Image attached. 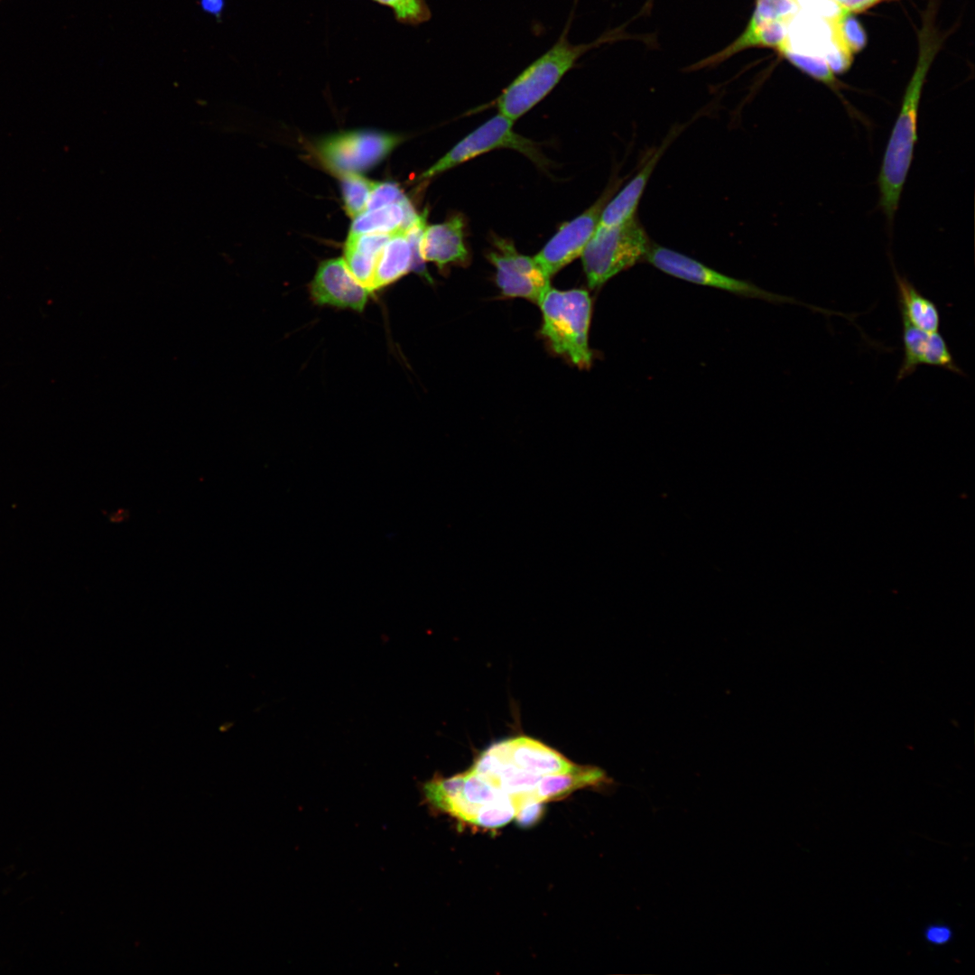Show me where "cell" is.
Segmentation results:
<instances>
[{
  "instance_id": "6da1fadb",
  "label": "cell",
  "mask_w": 975,
  "mask_h": 975,
  "mask_svg": "<svg viewBox=\"0 0 975 975\" xmlns=\"http://www.w3.org/2000/svg\"><path fill=\"white\" fill-rule=\"evenodd\" d=\"M936 51V44L925 26L920 35L915 70L905 89L900 111L887 142L878 177L879 207L890 225L912 163L917 142L918 110L923 86Z\"/></svg>"
},
{
  "instance_id": "7a4b0ae2",
  "label": "cell",
  "mask_w": 975,
  "mask_h": 975,
  "mask_svg": "<svg viewBox=\"0 0 975 975\" xmlns=\"http://www.w3.org/2000/svg\"><path fill=\"white\" fill-rule=\"evenodd\" d=\"M573 10L554 44L529 64L497 99L498 113L515 121L543 99L585 53L620 39L618 30L589 43L573 44L568 39Z\"/></svg>"
},
{
  "instance_id": "3957f363",
  "label": "cell",
  "mask_w": 975,
  "mask_h": 975,
  "mask_svg": "<svg viewBox=\"0 0 975 975\" xmlns=\"http://www.w3.org/2000/svg\"><path fill=\"white\" fill-rule=\"evenodd\" d=\"M543 314L541 333L552 349L580 368H589L591 300L585 290L550 288L539 302Z\"/></svg>"
},
{
  "instance_id": "277c9868",
  "label": "cell",
  "mask_w": 975,
  "mask_h": 975,
  "mask_svg": "<svg viewBox=\"0 0 975 975\" xmlns=\"http://www.w3.org/2000/svg\"><path fill=\"white\" fill-rule=\"evenodd\" d=\"M649 249L648 237L635 217L615 226L599 224L580 255L589 287L601 286L645 258Z\"/></svg>"
},
{
  "instance_id": "5b68a950",
  "label": "cell",
  "mask_w": 975,
  "mask_h": 975,
  "mask_svg": "<svg viewBox=\"0 0 975 975\" xmlns=\"http://www.w3.org/2000/svg\"><path fill=\"white\" fill-rule=\"evenodd\" d=\"M514 121L497 114L472 131L432 167L424 172L422 180L432 178L479 154L497 148H511L528 157L540 167L548 164L538 145L512 129Z\"/></svg>"
},
{
  "instance_id": "8992f818",
  "label": "cell",
  "mask_w": 975,
  "mask_h": 975,
  "mask_svg": "<svg viewBox=\"0 0 975 975\" xmlns=\"http://www.w3.org/2000/svg\"><path fill=\"white\" fill-rule=\"evenodd\" d=\"M645 258L654 266L664 273L687 282L715 287L736 294L773 302L803 304L814 311H820L829 315L831 313L833 314V311H826L811 304H805L797 302L793 298L763 290L746 281L728 276L711 269L695 259L666 247L660 246H650Z\"/></svg>"
},
{
  "instance_id": "52a82bcc",
  "label": "cell",
  "mask_w": 975,
  "mask_h": 975,
  "mask_svg": "<svg viewBox=\"0 0 975 975\" xmlns=\"http://www.w3.org/2000/svg\"><path fill=\"white\" fill-rule=\"evenodd\" d=\"M398 142L396 135L377 131L343 132L324 138L318 145V153L331 172L340 175L357 173L381 162Z\"/></svg>"
},
{
  "instance_id": "ba28073f",
  "label": "cell",
  "mask_w": 975,
  "mask_h": 975,
  "mask_svg": "<svg viewBox=\"0 0 975 975\" xmlns=\"http://www.w3.org/2000/svg\"><path fill=\"white\" fill-rule=\"evenodd\" d=\"M497 251L488 255L496 267V283L506 297L524 298L539 304L551 288L550 276L534 257L517 252L512 241L495 237Z\"/></svg>"
},
{
  "instance_id": "9c48e42d",
  "label": "cell",
  "mask_w": 975,
  "mask_h": 975,
  "mask_svg": "<svg viewBox=\"0 0 975 975\" xmlns=\"http://www.w3.org/2000/svg\"><path fill=\"white\" fill-rule=\"evenodd\" d=\"M615 188L616 184L608 189L586 211L562 225L558 232L534 256L536 263L548 276L551 277L575 258L581 255L599 223L603 208L608 201Z\"/></svg>"
},
{
  "instance_id": "30bf717a",
  "label": "cell",
  "mask_w": 975,
  "mask_h": 975,
  "mask_svg": "<svg viewBox=\"0 0 975 975\" xmlns=\"http://www.w3.org/2000/svg\"><path fill=\"white\" fill-rule=\"evenodd\" d=\"M313 302L363 311L371 291L361 284L350 273L343 258L321 262L311 283Z\"/></svg>"
},
{
  "instance_id": "8fae6325",
  "label": "cell",
  "mask_w": 975,
  "mask_h": 975,
  "mask_svg": "<svg viewBox=\"0 0 975 975\" xmlns=\"http://www.w3.org/2000/svg\"><path fill=\"white\" fill-rule=\"evenodd\" d=\"M902 342L904 356L896 375L897 382L912 376L922 365L965 376L939 331L926 332L902 320Z\"/></svg>"
},
{
  "instance_id": "7c38bea8",
  "label": "cell",
  "mask_w": 975,
  "mask_h": 975,
  "mask_svg": "<svg viewBox=\"0 0 975 975\" xmlns=\"http://www.w3.org/2000/svg\"><path fill=\"white\" fill-rule=\"evenodd\" d=\"M464 221L460 216L449 220L426 226L420 242L422 260L433 262L439 268L450 264H463L468 260V250L463 238Z\"/></svg>"
},
{
  "instance_id": "4fadbf2b",
  "label": "cell",
  "mask_w": 975,
  "mask_h": 975,
  "mask_svg": "<svg viewBox=\"0 0 975 975\" xmlns=\"http://www.w3.org/2000/svg\"><path fill=\"white\" fill-rule=\"evenodd\" d=\"M834 37L831 22L800 9L787 23L786 39L778 51H790L823 58Z\"/></svg>"
},
{
  "instance_id": "5bb4252c",
  "label": "cell",
  "mask_w": 975,
  "mask_h": 975,
  "mask_svg": "<svg viewBox=\"0 0 975 975\" xmlns=\"http://www.w3.org/2000/svg\"><path fill=\"white\" fill-rule=\"evenodd\" d=\"M507 740L510 762L530 773L543 776L570 772L576 766L556 750L531 738Z\"/></svg>"
},
{
  "instance_id": "9a60e30c",
  "label": "cell",
  "mask_w": 975,
  "mask_h": 975,
  "mask_svg": "<svg viewBox=\"0 0 975 975\" xmlns=\"http://www.w3.org/2000/svg\"><path fill=\"white\" fill-rule=\"evenodd\" d=\"M674 136H667L664 143L648 159L636 176L609 201L607 202L600 215L599 225L615 226L635 217L637 205L647 181L668 144Z\"/></svg>"
},
{
  "instance_id": "2e32d148",
  "label": "cell",
  "mask_w": 975,
  "mask_h": 975,
  "mask_svg": "<svg viewBox=\"0 0 975 975\" xmlns=\"http://www.w3.org/2000/svg\"><path fill=\"white\" fill-rule=\"evenodd\" d=\"M614 785L613 779L602 768L576 765L570 772L542 776L534 795L543 803L563 798L579 788H609Z\"/></svg>"
},
{
  "instance_id": "e0dca14e",
  "label": "cell",
  "mask_w": 975,
  "mask_h": 975,
  "mask_svg": "<svg viewBox=\"0 0 975 975\" xmlns=\"http://www.w3.org/2000/svg\"><path fill=\"white\" fill-rule=\"evenodd\" d=\"M896 285L897 305L901 320L926 332H937L941 326L939 308L924 296L906 276L893 267Z\"/></svg>"
},
{
  "instance_id": "ac0fdd59",
  "label": "cell",
  "mask_w": 975,
  "mask_h": 975,
  "mask_svg": "<svg viewBox=\"0 0 975 975\" xmlns=\"http://www.w3.org/2000/svg\"><path fill=\"white\" fill-rule=\"evenodd\" d=\"M410 200L404 196L397 202L365 210L355 218L351 233L393 234L406 231L419 218Z\"/></svg>"
},
{
  "instance_id": "d6986e66",
  "label": "cell",
  "mask_w": 975,
  "mask_h": 975,
  "mask_svg": "<svg viewBox=\"0 0 975 975\" xmlns=\"http://www.w3.org/2000/svg\"><path fill=\"white\" fill-rule=\"evenodd\" d=\"M392 234L351 233L344 248V261L352 275L370 290L377 257Z\"/></svg>"
},
{
  "instance_id": "ffe728a7",
  "label": "cell",
  "mask_w": 975,
  "mask_h": 975,
  "mask_svg": "<svg viewBox=\"0 0 975 975\" xmlns=\"http://www.w3.org/2000/svg\"><path fill=\"white\" fill-rule=\"evenodd\" d=\"M412 266L413 251L405 231L393 233L377 257L370 291L395 282L412 270Z\"/></svg>"
},
{
  "instance_id": "44dd1931",
  "label": "cell",
  "mask_w": 975,
  "mask_h": 975,
  "mask_svg": "<svg viewBox=\"0 0 975 975\" xmlns=\"http://www.w3.org/2000/svg\"><path fill=\"white\" fill-rule=\"evenodd\" d=\"M376 182L350 172L341 175V190L347 213L356 218L366 210L370 194Z\"/></svg>"
},
{
  "instance_id": "7402d4cb",
  "label": "cell",
  "mask_w": 975,
  "mask_h": 975,
  "mask_svg": "<svg viewBox=\"0 0 975 975\" xmlns=\"http://www.w3.org/2000/svg\"><path fill=\"white\" fill-rule=\"evenodd\" d=\"M541 777L508 762L501 768L494 785L511 796L534 794Z\"/></svg>"
},
{
  "instance_id": "603a6c76",
  "label": "cell",
  "mask_w": 975,
  "mask_h": 975,
  "mask_svg": "<svg viewBox=\"0 0 975 975\" xmlns=\"http://www.w3.org/2000/svg\"><path fill=\"white\" fill-rule=\"evenodd\" d=\"M504 794L506 793L477 775L469 771L466 772L460 796L469 808L471 824L474 823L477 812L483 804L499 798Z\"/></svg>"
},
{
  "instance_id": "cb8c5ba5",
  "label": "cell",
  "mask_w": 975,
  "mask_h": 975,
  "mask_svg": "<svg viewBox=\"0 0 975 975\" xmlns=\"http://www.w3.org/2000/svg\"><path fill=\"white\" fill-rule=\"evenodd\" d=\"M513 797L504 794L499 798L483 804L478 811L474 823L484 828H498L508 823L515 816Z\"/></svg>"
},
{
  "instance_id": "d4e9b609",
  "label": "cell",
  "mask_w": 975,
  "mask_h": 975,
  "mask_svg": "<svg viewBox=\"0 0 975 975\" xmlns=\"http://www.w3.org/2000/svg\"><path fill=\"white\" fill-rule=\"evenodd\" d=\"M835 36L851 52L861 51L867 43V35L858 19L847 10L831 22Z\"/></svg>"
},
{
  "instance_id": "484cf974",
  "label": "cell",
  "mask_w": 975,
  "mask_h": 975,
  "mask_svg": "<svg viewBox=\"0 0 975 975\" xmlns=\"http://www.w3.org/2000/svg\"><path fill=\"white\" fill-rule=\"evenodd\" d=\"M781 54L800 70L816 80L831 86L832 88H837L834 74L822 57L790 51H785Z\"/></svg>"
},
{
  "instance_id": "4316f807",
  "label": "cell",
  "mask_w": 975,
  "mask_h": 975,
  "mask_svg": "<svg viewBox=\"0 0 975 975\" xmlns=\"http://www.w3.org/2000/svg\"><path fill=\"white\" fill-rule=\"evenodd\" d=\"M515 805L517 822L524 827L534 824L542 816L543 802L533 794L512 796Z\"/></svg>"
},
{
  "instance_id": "83f0119b",
  "label": "cell",
  "mask_w": 975,
  "mask_h": 975,
  "mask_svg": "<svg viewBox=\"0 0 975 975\" xmlns=\"http://www.w3.org/2000/svg\"><path fill=\"white\" fill-rule=\"evenodd\" d=\"M404 197L396 183L376 182L368 199L366 210L375 209L399 201Z\"/></svg>"
},
{
  "instance_id": "f1b7e54d",
  "label": "cell",
  "mask_w": 975,
  "mask_h": 975,
  "mask_svg": "<svg viewBox=\"0 0 975 975\" xmlns=\"http://www.w3.org/2000/svg\"><path fill=\"white\" fill-rule=\"evenodd\" d=\"M832 73L847 71L852 62V53L835 36L823 55Z\"/></svg>"
},
{
  "instance_id": "f546056e",
  "label": "cell",
  "mask_w": 975,
  "mask_h": 975,
  "mask_svg": "<svg viewBox=\"0 0 975 975\" xmlns=\"http://www.w3.org/2000/svg\"><path fill=\"white\" fill-rule=\"evenodd\" d=\"M799 8L826 19L835 21L845 9L831 0H794Z\"/></svg>"
},
{
  "instance_id": "4dcf8cb0",
  "label": "cell",
  "mask_w": 975,
  "mask_h": 975,
  "mask_svg": "<svg viewBox=\"0 0 975 975\" xmlns=\"http://www.w3.org/2000/svg\"><path fill=\"white\" fill-rule=\"evenodd\" d=\"M925 940L933 945H943L952 938L951 928L944 924H932L924 932Z\"/></svg>"
},
{
  "instance_id": "1f68e13d",
  "label": "cell",
  "mask_w": 975,
  "mask_h": 975,
  "mask_svg": "<svg viewBox=\"0 0 975 975\" xmlns=\"http://www.w3.org/2000/svg\"><path fill=\"white\" fill-rule=\"evenodd\" d=\"M201 9L216 18H219L224 11L226 0H200Z\"/></svg>"
},
{
  "instance_id": "d6a6232c",
  "label": "cell",
  "mask_w": 975,
  "mask_h": 975,
  "mask_svg": "<svg viewBox=\"0 0 975 975\" xmlns=\"http://www.w3.org/2000/svg\"><path fill=\"white\" fill-rule=\"evenodd\" d=\"M880 1L882 0H848L844 4L842 8L851 13L860 12L866 10L867 8L876 5Z\"/></svg>"
},
{
  "instance_id": "836d02e7",
  "label": "cell",
  "mask_w": 975,
  "mask_h": 975,
  "mask_svg": "<svg viewBox=\"0 0 975 975\" xmlns=\"http://www.w3.org/2000/svg\"><path fill=\"white\" fill-rule=\"evenodd\" d=\"M831 1H832V2H834V3H836V4H838V5H840V7L842 8V6L844 5V4H845V3H846V2L848 1V0H831Z\"/></svg>"
},
{
  "instance_id": "e575fe53",
  "label": "cell",
  "mask_w": 975,
  "mask_h": 975,
  "mask_svg": "<svg viewBox=\"0 0 975 975\" xmlns=\"http://www.w3.org/2000/svg\"><path fill=\"white\" fill-rule=\"evenodd\" d=\"M371 1H374V0H371Z\"/></svg>"
}]
</instances>
